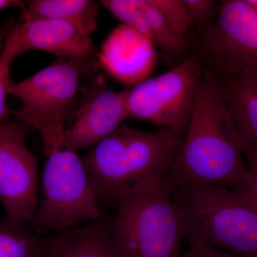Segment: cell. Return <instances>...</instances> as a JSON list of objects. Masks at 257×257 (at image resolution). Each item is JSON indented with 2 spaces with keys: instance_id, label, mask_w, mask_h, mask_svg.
<instances>
[{
  "instance_id": "cell-1",
  "label": "cell",
  "mask_w": 257,
  "mask_h": 257,
  "mask_svg": "<svg viewBox=\"0 0 257 257\" xmlns=\"http://www.w3.org/2000/svg\"><path fill=\"white\" fill-rule=\"evenodd\" d=\"M166 176L172 182L248 192L250 174L242 138L214 74L206 69L198 82L187 133Z\"/></svg>"
},
{
  "instance_id": "cell-2",
  "label": "cell",
  "mask_w": 257,
  "mask_h": 257,
  "mask_svg": "<svg viewBox=\"0 0 257 257\" xmlns=\"http://www.w3.org/2000/svg\"><path fill=\"white\" fill-rule=\"evenodd\" d=\"M183 139L172 128L124 124L80 156L99 205L117 207L139 185L166 175Z\"/></svg>"
},
{
  "instance_id": "cell-3",
  "label": "cell",
  "mask_w": 257,
  "mask_h": 257,
  "mask_svg": "<svg viewBox=\"0 0 257 257\" xmlns=\"http://www.w3.org/2000/svg\"><path fill=\"white\" fill-rule=\"evenodd\" d=\"M170 181L190 246L257 257V204L247 192Z\"/></svg>"
},
{
  "instance_id": "cell-4",
  "label": "cell",
  "mask_w": 257,
  "mask_h": 257,
  "mask_svg": "<svg viewBox=\"0 0 257 257\" xmlns=\"http://www.w3.org/2000/svg\"><path fill=\"white\" fill-rule=\"evenodd\" d=\"M111 236L121 257H181L183 219L166 175L140 184L121 201Z\"/></svg>"
},
{
  "instance_id": "cell-5",
  "label": "cell",
  "mask_w": 257,
  "mask_h": 257,
  "mask_svg": "<svg viewBox=\"0 0 257 257\" xmlns=\"http://www.w3.org/2000/svg\"><path fill=\"white\" fill-rule=\"evenodd\" d=\"M98 67L94 58H57L29 78L10 84L8 93L23 104L12 114L38 132L47 157L62 149L66 121L82 92L81 76L94 77Z\"/></svg>"
},
{
  "instance_id": "cell-6",
  "label": "cell",
  "mask_w": 257,
  "mask_h": 257,
  "mask_svg": "<svg viewBox=\"0 0 257 257\" xmlns=\"http://www.w3.org/2000/svg\"><path fill=\"white\" fill-rule=\"evenodd\" d=\"M104 215L80 156L62 148L47 157L36 211L30 221L32 231L40 236L62 232Z\"/></svg>"
},
{
  "instance_id": "cell-7",
  "label": "cell",
  "mask_w": 257,
  "mask_h": 257,
  "mask_svg": "<svg viewBox=\"0 0 257 257\" xmlns=\"http://www.w3.org/2000/svg\"><path fill=\"white\" fill-rule=\"evenodd\" d=\"M205 70L194 52L168 72L130 88L128 117L172 128L185 136L192 115L198 82Z\"/></svg>"
},
{
  "instance_id": "cell-8",
  "label": "cell",
  "mask_w": 257,
  "mask_h": 257,
  "mask_svg": "<svg viewBox=\"0 0 257 257\" xmlns=\"http://www.w3.org/2000/svg\"><path fill=\"white\" fill-rule=\"evenodd\" d=\"M196 51L216 79L257 74V13L247 0L219 3L214 23L199 30Z\"/></svg>"
},
{
  "instance_id": "cell-9",
  "label": "cell",
  "mask_w": 257,
  "mask_h": 257,
  "mask_svg": "<svg viewBox=\"0 0 257 257\" xmlns=\"http://www.w3.org/2000/svg\"><path fill=\"white\" fill-rule=\"evenodd\" d=\"M33 128L21 120L0 122V203L6 219L25 225L38 203L39 157L26 139Z\"/></svg>"
},
{
  "instance_id": "cell-10",
  "label": "cell",
  "mask_w": 257,
  "mask_h": 257,
  "mask_svg": "<svg viewBox=\"0 0 257 257\" xmlns=\"http://www.w3.org/2000/svg\"><path fill=\"white\" fill-rule=\"evenodd\" d=\"M130 87L115 90L101 74L82 88L79 105L69 113L62 148L77 151L92 148L105 140L128 118L126 99Z\"/></svg>"
},
{
  "instance_id": "cell-11",
  "label": "cell",
  "mask_w": 257,
  "mask_h": 257,
  "mask_svg": "<svg viewBox=\"0 0 257 257\" xmlns=\"http://www.w3.org/2000/svg\"><path fill=\"white\" fill-rule=\"evenodd\" d=\"M109 75L131 87L147 79L155 62L154 44L143 34L121 24L101 45L97 59Z\"/></svg>"
},
{
  "instance_id": "cell-12",
  "label": "cell",
  "mask_w": 257,
  "mask_h": 257,
  "mask_svg": "<svg viewBox=\"0 0 257 257\" xmlns=\"http://www.w3.org/2000/svg\"><path fill=\"white\" fill-rule=\"evenodd\" d=\"M30 50L43 51L58 58L97 59L99 55L90 35L72 24L50 19L20 21V56Z\"/></svg>"
},
{
  "instance_id": "cell-13",
  "label": "cell",
  "mask_w": 257,
  "mask_h": 257,
  "mask_svg": "<svg viewBox=\"0 0 257 257\" xmlns=\"http://www.w3.org/2000/svg\"><path fill=\"white\" fill-rule=\"evenodd\" d=\"M37 257H121L111 236V219L104 215L82 227L43 236Z\"/></svg>"
},
{
  "instance_id": "cell-14",
  "label": "cell",
  "mask_w": 257,
  "mask_h": 257,
  "mask_svg": "<svg viewBox=\"0 0 257 257\" xmlns=\"http://www.w3.org/2000/svg\"><path fill=\"white\" fill-rule=\"evenodd\" d=\"M116 19L143 34L172 59H180L189 48L186 37L181 36L148 0H126L115 12Z\"/></svg>"
},
{
  "instance_id": "cell-15",
  "label": "cell",
  "mask_w": 257,
  "mask_h": 257,
  "mask_svg": "<svg viewBox=\"0 0 257 257\" xmlns=\"http://www.w3.org/2000/svg\"><path fill=\"white\" fill-rule=\"evenodd\" d=\"M217 80L241 137L257 147V74L241 72Z\"/></svg>"
},
{
  "instance_id": "cell-16",
  "label": "cell",
  "mask_w": 257,
  "mask_h": 257,
  "mask_svg": "<svg viewBox=\"0 0 257 257\" xmlns=\"http://www.w3.org/2000/svg\"><path fill=\"white\" fill-rule=\"evenodd\" d=\"M99 3L92 0H35L22 10L20 21L37 19L60 20L72 24L90 35L97 28Z\"/></svg>"
},
{
  "instance_id": "cell-17",
  "label": "cell",
  "mask_w": 257,
  "mask_h": 257,
  "mask_svg": "<svg viewBox=\"0 0 257 257\" xmlns=\"http://www.w3.org/2000/svg\"><path fill=\"white\" fill-rule=\"evenodd\" d=\"M43 236L35 234L25 225L5 218L0 220V257H37Z\"/></svg>"
},
{
  "instance_id": "cell-18",
  "label": "cell",
  "mask_w": 257,
  "mask_h": 257,
  "mask_svg": "<svg viewBox=\"0 0 257 257\" xmlns=\"http://www.w3.org/2000/svg\"><path fill=\"white\" fill-rule=\"evenodd\" d=\"M20 20L10 34L7 41L4 52L0 56V122L10 120L12 109L7 104V96L11 83L10 77L12 64L17 57L20 56Z\"/></svg>"
},
{
  "instance_id": "cell-19",
  "label": "cell",
  "mask_w": 257,
  "mask_h": 257,
  "mask_svg": "<svg viewBox=\"0 0 257 257\" xmlns=\"http://www.w3.org/2000/svg\"><path fill=\"white\" fill-rule=\"evenodd\" d=\"M148 3L181 36L186 37L195 26L185 0H148Z\"/></svg>"
},
{
  "instance_id": "cell-20",
  "label": "cell",
  "mask_w": 257,
  "mask_h": 257,
  "mask_svg": "<svg viewBox=\"0 0 257 257\" xmlns=\"http://www.w3.org/2000/svg\"><path fill=\"white\" fill-rule=\"evenodd\" d=\"M194 25L203 30L214 23L219 14V5L213 0H185Z\"/></svg>"
},
{
  "instance_id": "cell-21",
  "label": "cell",
  "mask_w": 257,
  "mask_h": 257,
  "mask_svg": "<svg viewBox=\"0 0 257 257\" xmlns=\"http://www.w3.org/2000/svg\"><path fill=\"white\" fill-rule=\"evenodd\" d=\"M242 150L250 174L247 193L257 204V147L242 138Z\"/></svg>"
},
{
  "instance_id": "cell-22",
  "label": "cell",
  "mask_w": 257,
  "mask_h": 257,
  "mask_svg": "<svg viewBox=\"0 0 257 257\" xmlns=\"http://www.w3.org/2000/svg\"><path fill=\"white\" fill-rule=\"evenodd\" d=\"M181 257H246L228 252L219 248L211 246L199 245L190 246L188 251H186Z\"/></svg>"
},
{
  "instance_id": "cell-23",
  "label": "cell",
  "mask_w": 257,
  "mask_h": 257,
  "mask_svg": "<svg viewBox=\"0 0 257 257\" xmlns=\"http://www.w3.org/2000/svg\"><path fill=\"white\" fill-rule=\"evenodd\" d=\"M18 21L19 20H17V19L10 18L8 22L0 28V56L4 52L8 37H10V34L14 30Z\"/></svg>"
},
{
  "instance_id": "cell-24",
  "label": "cell",
  "mask_w": 257,
  "mask_h": 257,
  "mask_svg": "<svg viewBox=\"0 0 257 257\" xmlns=\"http://www.w3.org/2000/svg\"><path fill=\"white\" fill-rule=\"evenodd\" d=\"M26 5V2L20 0H0V12L12 8H18L23 10Z\"/></svg>"
},
{
  "instance_id": "cell-25",
  "label": "cell",
  "mask_w": 257,
  "mask_h": 257,
  "mask_svg": "<svg viewBox=\"0 0 257 257\" xmlns=\"http://www.w3.org/2000/svg\"><path fill=\"white\" fill-rule=\"evenodd\" d=\"M247 2L257 13V0H247Z\"/></svg>"
}]
</instances>
